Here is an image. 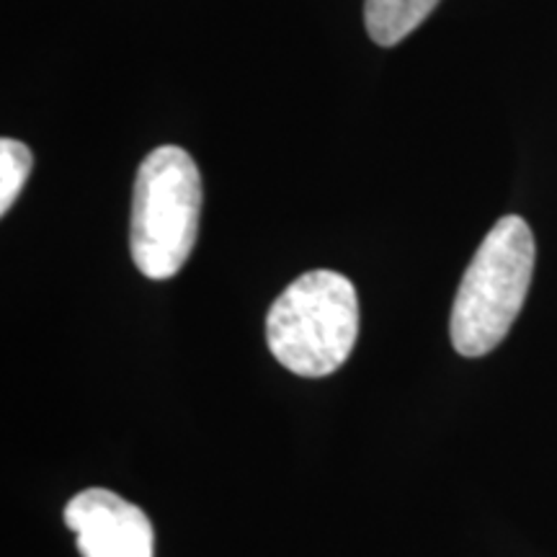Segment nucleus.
<instances>
[{"instance_id":"1","label":"nucleus","mask_w":557,"mask_h":557,"mask_svg":"<svg viewBox=\"0 0 557 557\" xmlns=\"http://www.w3.org/2000/svg\"><path fill=\"white\" fill-rule=\"evenodd\" d=\"M534 235L517 214L493 225L472 256L449 320L451 346L462 357H485L508 336L534 274Z\"/></svg>"},{"instance_id":"2","label":"nucleus","mask_w":557,"mask_h":557,"mask_svg":"<svg viewBox=\"0 0 557 557\" xmlns=\"http://www.w3.org/2000/svg\"><path fill=\"white\" fill-rule=\"evenodd\" d=\"M357 336V289L331 269L295 278L267 315L271 354L299 377H329L336 372L354 351Z\"/></svg>"},{"instance_id":"3","label":"nucleus","mask_w":557,"mask_h":557,"mask_svg":"<svg viewBox=\"0 0 557 557\" xmlns=\"http://www.w3.org/2000/svg\"><path fill=\"white\" fill-rule=\"evenodd\" d=\"M201 176L176 145L156 148L139 163L132 194V261L148 278L176 276L199 235Z\"/></svg>"},{"instance_id":"4","label":"nucleus","mask_w":557,"mask_h":557,"mask_svg":"<svg viewBox=\"0 0 557 557\" xmlns=\"http://www.w3.org/2000/svg\"><path fill=\"white\" fill-rule=\"evenodd\" d=\"M65 524L81 557H152L156 532L145 511L116 493L88 487L70 498Z\"/></svg>"},{"instance_id":"5","label":"nucleus","mask_w":557,"mask_h":557,"mask_svg":"<svg viewBox=\"0 0 557 557\" xmlns=\"http://www.w3.org/2000/svg\"><path fill=\"white\" fill-rule=\"evenodd\" d=\"M438 0H367L364 24L372 41L380 47H393L416 32Z\"/></svg>"},{"instance_id":"6","label":"nucleus","mask_w":557,"mask_h":557,"mask_svg":"<svg viewBox=\"0 0 557 557\" xmlns=\"http://www.w3.org/2000/svg\"><path fill=\"white\" fill-rule=\"evenodd\" d=\"M32 165V150L24 143L11 137L0 139V214H9L29 178Z\"/></svg>"}]
</instances>
